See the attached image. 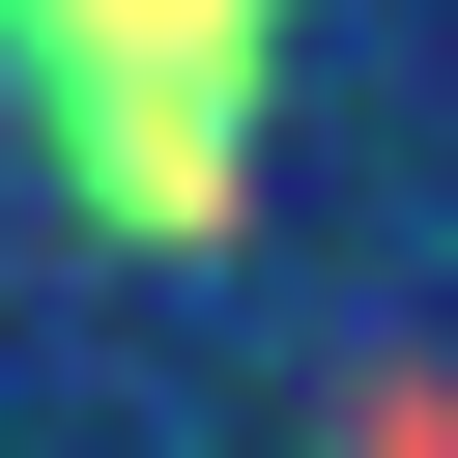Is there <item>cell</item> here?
<instances>
[{"instance_id": "obj_1", "label": "cell", "mask_w": 458, "mask_h": 458, "mask_svg": "<svg viewBox=\"0 0 458 458\" xmlns=\"http://www.w3.org/2000/svg\"><path fill=\"white\" fill-rule=\"evenodd\" d=\"M29 57H57V143H86L143 229H200V200L258 172V114H200V57H258V0H29Z\"/></svg>"}]
</instances>
